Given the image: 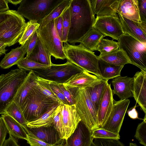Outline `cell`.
Wrapping results in <instances>:
<instances>
[{
    "label": "cell",
    "mask_w": 146,
    "mask_h": 146,
    "mask_svg": "<svg viewBox=\"0 0 146 146\" xmlns=\"http://www.w3.org/2000/svg\"><path fill=\"white\" fill-rule=\"evenodd\" d=\"M69 7L70 25L67 42L75 44L93 28L96 18L90 0H72Z\"/></svg>",
    "instance_id": "1"
},
{
    "label": "cell",
    "mask_w": 146,
    "mask_h": 146,
    "mask_svg": "<svg viewBox=\"0 0 146 146\" xmlns=\"http://www.w3.org/2000/svg\"><path fill=\"white\" fill-rule=\"evenodd\" d=\"M63 47L67 61L84 70L102 79L98 67L99 58L94 52L80 44H71L66 42H64Z\"/></svg>",
    "instance_id": "2"
},
{
    "label": "cell",
    "mask_w": 146,
    "mask_h": 146,
    "mask_svg": "<svg viewBox=\"0 0 146 146\" xmlns=\"http://www.w3.org/2000/svg\"><path fill=\"white\" fill-rule=\"evenodd\" d=\"M29 72L17 68L0 75V114L5 113Z\"/></svg>",
    "instance_id": "3"
},
{
    "label": "cell",
    "mask_w": 146,
    "mask_h": 146,
    "mask_svg": "<svg viewBox=\"0 0 146 146\" xmlns=\"http://www.w3.org/2000/svg\"><path fill=\"white\" fill-rule=\"evenodd\" d=\"M70 89L74 97L76 109L81 121L91 131L99 128L97 113L90 99L86 88Z\"/></svg>",
    "instance_id": "4"
},
{
    "label": "cell",
    "mask_w": 146,
    "mask_h": 146,
    "mask_svg": "<svg viewBox=\"0 0 146 146\" xmlns=\"http://www.w3.org/2000/svg\"><path fill=\"white\" fill-rule=\"evenodd\" d=\"M63 0H22L16 11L29 21L39 23Z\"/></svg>",
    "instance_id": "5"
},
{
    "label": "cell",
    "mask_w": 146,
    "mask_h": 146,
    "mask_svg": "<svg viewBox=\"0 0 146 146\" xmlns=\"http://www.w3.org/2000/svg\"><path fill=\"white\" fill-rule=\"evenodd\" d=\"M58 104L41 94L34 87L28 94L21 109L28 123L36 119Z\"/></svg>",
    "instance_id": "6"
},
{
    "label": "cell",
    "mask_w": 146,
    "mask_h": 146,
    "mask_svg": "<svg viewBox=\"0 0 146 146\" xmlns=\"http://www.w3.org/2000/svg\"><path fill=\"white\" fill-rule=\"evenodd\" d=\"M24 17L11 10L7 19L0 24V42L10 46L18 42L26 26Z\"/></svg>",
    "instance_id": "7"
},
{
    "label": "cell",
    "mask_w": 146,
    "mask_h": 146,
    "mask_svg": "<svg viewBox=\"0 0 146 146\" xmlns=\"http://www.w3.org/2000/svg\"><path fill=\"white\" fill-rule=\"evenodd\" d=\"M38 38L51 56L56 59L66 58L62 42L56 30L55 19L37 30Z\"/></svg>",
    "instance_id": "8"
},
{
    "label": "cell",
    "mask_w": 146,
    "mask_h": 146,
    "mask_svg": "<svg viewBox=\"0 0 146 146\" xmlns=\"http://www.w3.org/2000/svg\"><path fill=\"white\" fill-rule=\"evenodd\" d=\"M119 49L124 51L131 64L146 71V43L123 34L117 39Z\"/></svg>",
    "instance_id": "9"
},
{
    "label": "cell",
    "mask_w": 146,
    "mask_h": 146,
    "mask_svg": "<svg viewBox=\"0 0 146 146\" xmlns=\"http://www.w3.org/2000/svg\"><path fill=\"white\" fill-rule=\"evenodd\" d=\"M84 71L68 61L64 64H52L51 68L33 70L36 75L43 78L58 83L63 84L72 75Z\"/></svg>",
    "instance_id": "10"
},
{
    "label": "cell",
    "mask_w": 146,
    "mask_h": 146,
    "mask_svg": "<svg viewBox=\"0 0 146 146\" xmlns=\"http://www.w3.org/2000/svg\"><path fill=\"white\" fill-rule=\"evenodd\" d=\"M130 102L128 99L118 101L114 99L111 112L104 123L100 127L119 134Z\"/></svg>",
    "instance_id": "11"
},
{
    "label": "cell",
    "mask_w": 146,
    "mask_h": 146,
    "mask_svg": "<svg viewBox=\"0 0 146 146\" xmlns=\"http://www.w3.org/2000/svg\"><path fill=\"white\" fill-rule=\"evenodd\" d=\"M93 28L100 32L105 36L111 37L113 40H117L124 34L117 15L96 17Z\"/></svg>",
    "instance_id": "12"
},
{
    "label": "cell",
    "mask_w": 146,
    "mask_h": 146,
    "mask_svg": "<svg viewBox=\"0 0 146 146\" xmlns=\"http://www.w3.org/2000/svg\"><path fill=\"white\" fill-rule=\"evenodd\" d=\"M61 117V137L66 140L74 132L81 120L75 104H62Z\"/></svg>",
    "instance_id": "13"
},
{
    "label": "cell",
    "mask_w": 146,
    "mask_h": 146,
    "mask_svg": "<svg viewBox=\"0 0 146 146\" xmlns=\"http://www.w3.org/2000/svg\"><path fill=\"white\" fill-rule=\"evenodd\" d=\"M92 131L81 121L65 140V146H91L94 139Z\"/></svg>",
    "instance_id": "14"
},
{
    "label": "cell",
    "mask_w": 146,
    "mask_h": 146,
    "mask_svg": "<svg viewBox=\"0 0 146 146\" xmlns=\"http://www.w3.org/2000/svg\"><path fill=\"white\" fill-rule=\"evenodd\" d=\"M133 78V97L146 115V71L137 72Z\"/></svg>",
    "instance_id": "15"
},
{
    "label": "cell",
    "mask_w": 146,
    "mask_h": 146,
    "mask_svg": "<svg viewBox=\"0 0 146 146\" xmlns=\"http://www.w3.org/2000/svg\"><path fill=\"white\" fill-rule=\"evenodd\" d=\"M117 14L124 34L131 36L142 43H146V23H137Z\"/></svg>",
    "instance_id": "16"
},
{
    "label": "cell",
    "mask_w": 146,
    "mask_h": 146,
    "mask_svg": "<svg viewBox=\"0 0 146 146\" xmlns=\"http://www.w3.org/2000/svg\"><path fill=\"white\" fill-rule=\"evenodd\" d=\"M113 95L111 84L107 83L101 98L97 112L100 127L104 123L110 115L113 105Z\"/></svg>",
    "instance_id": "17"
},
{
    "label": "cell",
    "mask_w": 146,
    "mask_h": 146,
    "mask_svg": "<svg viewBox=\"0 0 146 146\" xmlns=\"http://www.w3.org/2000/svg\"><path fill=\"white\" fill-rule=\"evenodd\" d=\"M102 79L84 70L72 75L62 84L69 89L92 86Z\"/></svg>",
    "instance_id": "18"
},
{
    "label": "cell",
    "mask_w": 146,
    "mask_h": 146,
    "mask_svg": "<svg viewBox=\"0 0 146 146\" xmlns=\"http://www.w3.org/2000/svg\"><path fill=\"white\" fill-rule=\"evenodd\" d=\"M112 79L111 83L113 87V94L117 95L121 100L133 97L131 90L134 82L133 77L120 76Z\"/></svg>",
    "instance_id": "19"
},
{
    "label": "cell",
    "mask_w": 146,
    "mask_h": 146,
    "mask_svg": "<svg viewBox=\"0 0 146 146\" xmlns=\"http://www.w3.org/2000/svg\"><path fill=\"white\" fill-rule=\"evenodd\" d=\"M94 14L96 17L116 16L120 0H90Z\"/></svg>",
    "instance_id": "20"
},
{
    "label": "cell",
    "mask_w": 146,
    "mask_h": 146,
    "mask_svg": "<svg viewBox=\"0 0 146 146\" xmlns=\"http://www.w3.org/2000/svg\"><path fill=\"white\" fill-rule=\"evenodd\" d=\"M29 131L44 142L51 145L63 144L65 140L61 138L55 127H48L29 128Z\"/></svg>",
    "instance_id": "21"
},
{
    "label": "cell",
    "mask_w": 146,
    "mask_h": 146,
    "mask_svg": "<svg viewBox=\"0 0 146 146\" xmlns=\"http://www.w3.org/2000/svg\"><path fill=\"white\" fill-rule=\"evenodd\" d=\"M36 74L33 71H30L19 88L13 101L21 108L30 92L34 88Z\"/></svg>",
    "instance_id": "22"
},
{
    "label": "cell",
    "mask_w": 146,
    "mask_h": 146,
    "mask_svg": "<svg viewBox=\"0 0 146 146\" xmlns=\"http://www.w3.org/2000/svg\"><path fill=\"white\" fill-rule=\"evenodd\" d=\"M117 13L131 21L140 23L138 0H120Z\"/></svg>",
    "instance_id": "23"
},
{
    "label": "cell",
    "mask_w": 146,
    "mask_h": 146,
    "mask_svg": "<svg viewBox=\"0 0 146 146\" xmlns=\"http://www.w3.org/2000/svg\"><path fill=\"white\" fill-rule=\"evenodd\" d=\"M30 38L24 45L12 49L9 52L5 54L4 57L0 62L1 68L4 69L10 68L14 65H17L24 58L27 53Z\"/></svg>",
    "instance_id": "24"
},
{
    "label": "cell",
    "mask_w": 146,
    "mask_h": 146,
    "mask_svg": "<svg viewBox=\"0 0 146 146\" xmlns=\"http://www.w3.org/2000/svg\"><path fill=\"white\" fill-rule=\"evenodd\" d=\"M8 133L15 138L26 140L27 134L23 126L6 113L1 115Z\"/></svg>",
    "instance_id": "25"
},
{
    "label": "cell",
    "mask_w": 146,
    "mask_h": 146,
    "mask_svg": "<svg viewBox=\"0 0 146 146\" xmlns=\"http://www.w3.org/2000/svg\"><path fill=\"white\" fill-rule=\"evenodd\" d=\"M106 36L98 31L92 28L80 40L79 42L84 47L94 52L102 39Z\"/></svg>",
    "instance_id": "26"
},
{
    "label": "cell",
    "mask_w": 146,
    "mask_h": 146,
    "mask_svg": "<svg viewBox=\"0 0 146 146\" xmlns=\"http://www.w3.org/2000/svg\"><path fill=\"white\" fill-rule=\"evenodd\" d=\"M51 56L38 38L36 46L27 58L39 64L51 66L53 64L51 61Z\"/></svg>",
    "instance_id": "27"
},
{
    "label": "cell",
    "mask_w": 146,
    "mask_h": 146,
    "mask_svg": "<svg viewBox=\"0 0 146 146\" xmlns=\"http://www.w3.org/2000/svg\"><path fill=\"white\" fill-rule=\"evenodd\" d=\"M59 104H58L54 105L39 117L32 121L28 122L27 124V127L32 128L52 125L56 108Z\"/></svg>",
    "instance_id": "28"
},
{
    "label": "cell",
    "mask_w": 146,
    "mask_h": 146,
    "mask_svg": "<svg viewBox=\"0 0 146 146\" xmlns=\"http://www.w3.org/2000/svg\"><path fill=\"white\" fill-rule=\"evenodd\" d=\"M123 66L115 65L99 59L98 67L102 78L108 81L121 76V71Z\"/></svg>",
    "instance_id": "29"
},
{
    "label": "cell",
    "mask_w": 146,
    "mask_h": 146,
    "mask_svg": "<svg viewBox=\"0 0 146 146\" xmlns=\"http://www.w3.org/2000/svg\"><path fill=\"white\" fill-rule=\"evenodd\" d=\"M108 81L102 79L94 86L86 88L90 99L97 113L99 104Z\"/></svg>",
    "instance_id": "30"
},
{
    "label": "cell",
    "mask_w": 146,
    "mask_h": 146,
    "mask_svg": "<svg viewBox=\"0 0 146 146\" xmlns=\"http://www.w3.org/2000/svg\"><path fill=\"white\" fill-rule=\"evenodd\" d=\"M98 57L99 59L116 66H124L126 64H131L124 51L120 49L111 53Z\"/></svg>",
    "instance_id": "31"
},
{
    "label": "cell",
    "mask_w": 146,
    "mask_h": 146,
    "mask_svg": "<svg viewBox=\"0 0 146 146\" xmlns=\"http://www.w3.org/2000/svg\"><path fill=\"white\" fill-rule=\"evenodd\" d=\"M35 82V88L41 94L59 104H63L51 89L49 80L37 76Z\"/></svg>",
    "instance_id": "32"
},
{
    "label": "cell",
    "mask_w": 146,
    "mask_h": 146,
    "mask_svg": "<svg viewBox=\"0 0 146 146\" xmlns=\"http://www.w3.org/2000/svg\"><path fill=\"white\" fill-rule=\"evenodd\" d=\"M5 113L10 115L19 123L25 129L27 134L29 130L27 124L28 122L25 119L20 107L13 101L6 108Z\"/></svg>",
    "instance_id": "33"
},
{
    "label": "cell",
    "mask_w": 146,
    "mask_h": 146,
    "mask_svg": "<svg viewBox=\"0 0 146 146\" xmlns=\"http://www.w3.org/2000/svg\"><path fill=\"white\" fill-rule=\"evenodd\" d=\"M72 0H63L51 13L39 23L40 26L45 25L50 21L60 16L70 5Z\"/></svg>",
    "instance_id": "34"
},
{
    "label": "cell",
    "mask_w": 146,
    "mask_h": 146,
    "mask_svg": "<svg viewBox=\"0 0 146 146\" xmlns=\"http://www.w3.org/2000/svg\"><path fill=\"white\" fill-rule=\"evenodd\" d=\"M119 45L118 42L113 40H110L108 39L102 38L98 44L96 50L100 52L99 56H101L111 53L118 50Z\"/></svg>",
    "instance_id": "35"
},
{
    "label": "cell",
    "mask_w": 146,
    "mask_h": 146,
    "mask_svg": "<svg viewBox=\"0 0 146 146\" xmlns=\"http://www.w3.org/2000/svg\"><path fill=\"white\" fill-rule=\"evenodd\" d=\"M19 69H24L30 72L38 69H45L51 68L50 65L39 64L33 61L24 57L17 64Z\"/></svg>",
    "instance_id": "36"
},
{
    "label": "cell",
    "mask_w": 146,
    "mask_h": 146,
    "mask_svg": "<svg viewBox=\"0 0 146 146\" xmlns=\"http://www.w3.org/2000/svg\"><path fill=\"white\" fill-rule=\"evenodd\" d=\"M38 23L29 21L26 23L24 31L18 42L21 45H24L40 26Z\"/></svg>",
    "instance_id": "37"
},
{
    "label": "cell",
    "mask_w": 146,
    "mask_h": 146,
    "mask_svg": "<svg viewBox=\"0 0 146 146\" xmlns=\"http://www.w3.org/2000/svg\"><path fill=\"white\" fill-rule=\"evenodd\" d=\"M69 6L61 14L63 20L62 37V40L63 42H67L68 36L70 27V16Z\"/></svg>",
    "instance_id": "38"
},
{
    "label": "cell",
    "mask_w": 146,
    "mask_h": 146,
    "mask_svg": "<svg viewBox=\"0 0 146 146\" xmlns=\"http://www.w3.org/2000/svg\"><path fill=\"white\" fill-rule=\"evenodd\" d=\"M92 136L94 138L109 139L119 140L120 139L119 134L111 132L99 127L92 131Z\"/></svg>",
    "instance_id": "39"
},
{
    "label": "cell",
    "mask_w": 146,
    "mask_h": 146,
    "mask_svg": "<svg viewBox=\"0 0 146 146\" xmlns=\"http://www.w3.org/2000/svg\"><path fill=\"white\" fill-rule=\"evenodd\" d=\"M143 121L139 123L137 128L135 137L139 142L140 143L146 146V117L143 119Z\"/></svg>",
    "instance_id": "40"
},
{
    "label": "cell",
    "mask_w": 146,
    "mask_h": 146,
    "mask_svg": "<svg viewBox=\"0 0 146 146\" xmlns=\"http://www.w3.org/2000/svg\"><path fill=\"white\" fill-rule=\"evenodd\" d=\"M91 146H125L118 139L94 138Z\"/></svg>",
    "instance_id": "41"
},
{
    "label": "cell",
    "mask_w": 146,
    "mask_h": 146,
    "mask_svg": "<svg viewBox=\"0 0 146 146\" xmlns=\"http://www.w3.org/2000/svg\"><path fill=\"white\" fill-rule=\"evenodd\" d=\"M30 146H62V144L51 145L47 143L40 140L29 131L26 140Z\"/></svg>",
    "instance_id": "42"
},
{
    "label": "cell",
    "mask_w": 146,
    "mask_h": 146,
    "mask_svg": "<svg viewBox=\"0 0 146 146\" xmlns=\"http://www.w3.org/2000/svg\"><path fill=\"white\" fill-rule=\"evenodd\" d=\"M62 104H59L56 108V111L52 124V125L58 131L60 137L61 134V115Z\"/></svg>",
    "instance_id": "43"
},
{
    "label": "cell",
    "mask_w": 146,
    "mask_h": 146,
    "mask_svg": "<svg viewBox=\"0 0 146 146\" xmlns=\"http://www.w3.org/2000/svg\"><path fill=\"white\" fill-rule=\"evenodd\" d=\"M49 81L50 87L56 97L61 101L63 104L70 105L64 97L58 85V83L54 82Z\"/></svg>",
    "instance_id": "44"
},
{
    "label": "cell",
    "mask_w": 146,
    "mask_h": 146,
    "mask_svg": "<svg viewBox=\"0 0 146 146\" xmlns=\"http://www.w3.org/2000/svg\"><path fill=\"white\" fill-rule=\"evenodd\" d=\"M58 85L64 97L70 104V105H74L75 104L74 98L71 90L65 87L62 84L58 83Z\"/></svg>",
    "instance_id": "45"
},
{
    "label": "cell",
    "mask_w": 146,
    "mask_h": 146,
    "mask_svg": "<svg viewBox=\"0 0 146 146\" xmlns=\"http://www.w3.org/2000/svg\"><path fill=\"white\" fill-rule=\"evenodd\" d=\"M38 38L37 30L36 31L30 38L29 41L25 57L28 58L36 46Z\"/></svg>",
    "instance_id": "46"
},
{
    "label": "cell",
    "mask_w": 146,
    "mask_h": 146,
    "mask_svg": "<svg viewBox=\"0 0 146 146\" xmlns=\"http://www.w3.org/2000/svg\"><path fill=\"white\" fill-rule=\"evenodd\" d=\"M140 17L141 22L146 23V0H138Z\"/></svg>",
    "instance_id": "47"
},
{
    "label": "cell",
    "mask_w": 146,
    "mask_h": 146,
    "mask_svg": "<svg viewBox=\"0 0 146 146\" xmlns=\"http://www.w3.org/2000/svg\"><path fill=\"white\" fill-rule=\"evenodd\" d=\"M8 133V131L4 121L1 117H0V146H3Z\"/></svg>",
    "instance_id": "48"
},
{
    "label": "cell",
    "mask_w": 146,
    "mask_h": 146,
    "mask_svg": "<svg viewBox=\"0 0 146 146\" xmlns=\"http://www.w3.org/2000/svg\"><path fill=\"white\" fill-rule=\"evenodd\" d=\"M56 28L57 32L61 40L63 33V18L61 15L55 19Z\"/></svg>",
    "instance_id": "49"
},
{
    "label": "cell",
    "mask_w": 146,
    "mask_h": 146,
    "mask_svg": "<svg viewBox=\"0 0 146 146\" xmlns=\"http://www.w3.org/2000/svg\"><path fill=\"white\" fill-rule=\"evenodd\" d=\"M9 134V137L5 140L2 146H20L16 138Z\"/></svg>",
    "instance_id": "50"
},
{
    "label": "cell",
    "mask_w": 146,
    "mask_h": 146,
    "mask_svg": "<svg viewBox=\"0 0 146 146\" xmlns=\"http://www.w3.org/2000/svg\"><path fill=\"white\" fill-rule=\"evenodd\" d=\"M136 104L133 107L129 109L127 111L129 116L131 119H142L138 117V113L136 110Z\"/></svg>",
    "instance_id": "51"
},
{
    "label": "cell",
    "mask_w": 146,
    "mask_h": 146,
    "mask_svg": "<svg viewBox=\"0 0 146 146\" xmlns=\"http://www.w3.org/2000/svg\"><path fill=\"white\" fill-rule=\"evenodd\" d=\"M9 10L8 3L7 0H0V12Z\"/></svg>",
    "instance_id": "52"
},
{
    "label": "cell",
    "mask_w": 146,
    "mask_h": 146,
    "mask_svg": "<svg viewBox=\"0 0 146 146\" xmlns=\"http://www.w3.org/2000/svg\"><path fill=\"white\" fill-rule=\"evenodd\" d=\"M11 10H9L0 12V24L7 19L8 15L11 12Z\"/></svg>",
    "instance_id": "53"
},
{
    "label": "cell",
    "mask_w": 146,
    "mask_h": 146,
    "mask_svg": "<svg viewBox=\"0 0 146 146\" xmlns=\"http://www.w3.org/2000/svg\"><path fill=\"white\" fill-rule=\"evenodd\" d=\"M8 46V44L0 42V56L4 54H5L7 51L5 48Z\"/></svg>",
    "instance_id": "54"
},
{
    "label": "cell",
    "mask_w": 146,
    "mask_h": 146,
    "mask_svg": "<svg viewBox=\"0 0 146 146\" xmlns=\"http://www.w3.org/2000/svg\"><path fill=\"white\" fill-rule=\"evenodd\" d=\"M8 3H10L13 5H17L18 4H20L22 0H7Z\"/></svg>",
    "instance_id": "55"
},
{
    "label": "cell",
    "mask_w": 146,
    "mask_h": 146,
    "mask_svg": "<svg viewBox=\"0 0 146 146\" xmlns=\"http://www.w3.org/2000/svg\"><path fill=\"white\" fill-rule=\"evenodd\" d=\"M129 146H138L137 145L136 143H130Z\"/></svg>",
    "instance_id": "56"
}]
</instances>
